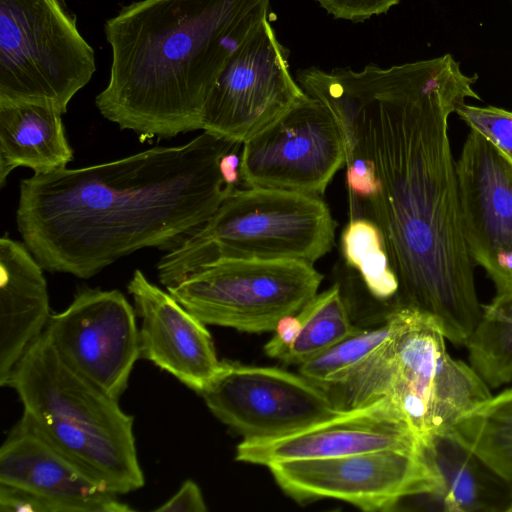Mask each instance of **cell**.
<instances>
[{
  "label": "cell",
  "mask_w": 512,
  "mask_h": 512,
  "mask_svg": "<svg viewBox=\"0 0 512 512\" xmlns=\"http://www.w3.org/2000/svg\"><path fill=\"white\" fill-rule=\"evenodd\" d=\"M322 280L304 261L219 258L166 289L205 324L261 333L297 314Z\"/></svg>",
  "instance_id": "8"
},
{
  "label": "cell",
  "mask_w": 512,
  "mask_h": 512,
  "mask_svg": "<svg viewBox=\"0 0 512 512\" xmlns=\"http://www.w3.org/2000/svg\"><path fill=\"white\" fill-rule=\"evenodd\" d=\"M393 323L388 315L381 326L359 329L325 352L300 365L301 375L327 390L345 382L390 337Z\"/></svg>",
  "instance_id": "25"
},
{
  "label": "cell",
  "mask_w": 512,
  "mask_h": 512,
  "mask_svg": "<svg viewBox=\"0 0 512 512\" xmlns=\"http://www.w3.org/2000/svg\"><path fill=\"white\" fill-rule=\"evenodd\" d=\"M337 19L362 22L373 15L387 13L400 0H315Z\"/></svg>",
  "instance_id": "27"
},
{
  "label": "cell",
  "mask_w": 512,
  "mask_h": 512,
  "mask_svg": "<svg viewBox=\"0 0 512 512\" xmlns=\"http://www.w3.org/2000/svg\"><path fill=\"white\" fill-rule=\"evenodd\" d=\"M270 0H140L104 25L112 62L101 115L142 137L201 130L228 61L268 18Z\"/></svg>",
  "instance_id": "3"
},
{
  "label": "cell",
  "mask_w": 512,
  "mask_h": 512,
  "mask_svg": "<svg viewBox=\"0 0 512 512\" xmlns=\"http://www.w3.org/2000/svg\"><path fill=\"white\" fill-rule=\"evenodd\" d=\"M470 365L490 389L512 382V292L482 305V315L465 345Z\"/></svg>",
  "instance_id": "22"
},
{
  "label": "cell",
  "mask_w": 512,
  "mask_h": 512,
  "mask_svg": "<svg viewBox=\"0 0 512 512\" xmlns=\"http://www.w3.org/2000/svg\"><path fill=\"white\" fill-rule=\"evenodd\" d=\"M207 510L201 489L190 479L184 481L169 500L155 509L158 512H206Z\"/></svg>",
  "instance_id": "30"
},
{
  "label": "cell",
  "mask_w": 512,
  "mask_h": 512,
  "mask_svg": "<svg viewBox=\"0 0 512 512\" xmlns=\"http://www.w3.org/2000/svg\"><path fill=\"white\" fill-rule=\"evenodd\" d=\"M343 166L338 125L327 107L307 93L242 144L241 181L249 188L321 197Z\"/></svg>",
  "instance_id": "10"
},
{
  "label": "cell",
  "mask_w": 512,
  "mask_h": 512,
  "mask_svg": "<svg viewBox=\"0 0 512 512\" xmlns=\"http://www.w3.org/2000/svg\"><path fill=\"white\" fill-rule=\"evenodd\" d=\"M455 113L512 162V111L464 103Z\"/></svg>",
  "instance_id": "26"
},
{
  "label": "cell",
  "mask_w": 512,
  "mask_h": 512,
  "mask_svg": "<svg viewBox=\"0 0 512 512\" xmlns=\"http://www.w3.org/2000/svg\"><path fill=\"white\" fill-rule=\"evenodd\" d=\"M95 71V52L66 0H0V102L64 114Z\"/></svg>",
  "instance_id": "7"
},
{
  "label": "cell",
  "mask_w": 512,
  "mask_h": 512,
  "mask_svg": "<svg viewBox=\"0 0 512 512\" xmlns=\"http://www.w3.org/2000/svg\"><path fill=\"white\" fill-rule=\"evenodd\" d=\"M140 317V358L199 393L220 367L206 324L136 270L128 283Z\"/></svg>",
  "instance_id": "16"
},
{
  "label": "cell",
  "mask_w": 512,
  "mask_h": 512,
  "mask_svg": "<svg viewBox=\"0 0 512 512\" xmlns=\"http://www.w3.org/2000/svg\"><path fill=\"white\" fill-rule=\"evenodd\" d=\"M1 512H58L54 503L32 491L0 483Z\"/></svg>",
  "instance_id": "28"
},
{
  "label": "cell",
  "mask_w": 512,
  "mask_h": 512,
  "mask_svg": "<svg viewBox=\"0 0 512 512\" xmlns=\"http://www.w3.org/2000/svg\"><path fill=\"white\" fill-rule=\"evenodd\" d=\"M275 482L300 504L337 499L363 511H392L403 500L432 493L435 478L422 445L268 466Z\"/></svg>",
  "instance_id": "9"
},
{
  "label": "cell",
  "mask_w": 512,
  "mask_h": 512,
  "mask_svg": "<svg viewBox=\"0 0 512 512\" xmlns=\"http://www.w3.org/2000/svg\"><path fill=\"white\" fill-rule=\"evenodd\" d=\"M336 223L319 196L235 189L197 231L157 265L167 288L219 258L289 259L314 264L335 241Z\"/></svg>",
  "instance_id": "6"
},
{
  "label": "cell",
  "mask_w": 512,
  "mask_h": 512,
  "mask_svg": "<svg viewBox=\"0 0 512 512\" xmlns=\"http://www.w3.org/2000/svg\"><path fill=\"white\" fill-rule=\"evenodd\" d=\"M26 245L0 239V385L44 332L50 305L43 267Z\"/></svg>",
  "instance_id": "18"
},
{
  "label": "cell",
  "mask_w": 512,
  "mask_h": 512,
  "mask_svg": "<svg viewBox=\"0 0 512 512\" xmlns=\"http://www.w3.org/2000/svg\"><path fill=\"white\" fill-rule=\"evenodd\" d=\"M241 150L242 144H238L220 159L219 167L222 178L231 188H238L237 186L241 182Z\"/></svg>",
  "instance_id": "31"
},
{
  "label": "cell",
  "mask_w": 512,
  "mask_h": 512,
  "mask_svg": "<svg viewBox=\"0 0 512 512\" xmlns=\"http://www.w3.org/2000/svg\"><path fill=\"white\" fill-rule=\"evenodd\" d=\"M0 483L41 495L58 512L134 510L22 417L0 448Z\"/></svg>",
  "instance_id": "17"
},
{
  "label": "cell",
  "mask_w": 512,
  "mask_h": 512,
  "mask_svg": "<svg viewBox=\"0 0 512 512\" xmlns=\"http://www.w3.org/2000/svg\"><path fill=\"white\" fill-rule=\"evenodd\" d=\"M507 512H512V501H511L509 507L507 508Z\"/></svg>",
  "instance_id": "32"
},
{
  "label": "cell",
  "mask_w": 512,
  "mask_h": 512,
  "mask_svg": "<svg viewBox=\"0 0 512 512\" xmlns=\"http://www.w3.org/2000/svg\"><path fill=\"white\" fill-rule=\"evenodd\" d=\"M456 169L469 256L485 270L496 295L512 292V162L470 130Z\"/></svg>",
  "instance_id": "14"
},
{
  "label": "cell",
  "mask_w": 512,
  "mask_h": 512,
  "mask_svg": "<svg viewBox=\"0 0 512 512\" xmlns=\"http://www.w3.org/2000/svg\"><path fill=\"white\" fill-rule=\"evenodd\" d=\"M200 395L243 439L289 434L341 410L325 389L301 374L231 361H221Z\"/></svg>",
  "instance_id": "11"
},
{
  "label": "cell",
  "mask_w": 512,
  "mask_h": 512,
  "mask_svg": "<svg viewBox=\"0 0 512 512\" xmlns=\"http://www.w3.org/2000/svg\"><path fill=\"white\" fill-rule=\"evenodd\" d=\"M300 330L301 321L297 314H290L281 318L275 327L274 336L264 346L266 355L281 360L296 342Z\"/></svg>",
  "instance_id": "29"
},
{
  "label": "cell",
  "mask_w": 512,
  "mask_h": 512,
  "mask_svg": "<svg viewBox=\"0 0 512 512\" xmlns=\"http://www.w3.org/2000/svg\"><path fill=\"white\" fill-rule=\"evenodd\" d=\"M341 249L346 264L359 272L374 298L386 301L396 297L398 278L375 223L366 218L349 219L341 234Z\"/></svg>",
  "instance_id": "24"
},
{
  "label": "cell",
  "mask_w": 512,
  "mask_h": 512,
  "mask_svg": "<svg viewBox=\"0 0 512 512\" xmlns=\"http://www.w3.org/2000/svg\"><path fill=\"white\" fill-rule=\"evenodd\" d=\"M288 53L267 19L235 51L203 109L201 130L244 143L306 92L292 78Z\"/></svg>",
  "instance_id": "12"
},
{
  "label": "cell",
  "mask_w": 512,
  "mask_h": 512,
  "mask_svg": "<svg viewBox=\"0 0 512 512\" xmlns=\"http://www.w3.org/2000/svg\"><path fill=\"white\" fill-rule=\"evenodd\" d=\"M475 74L450 54L390 68L300 70L297 80L331 112L345 161L373 174L370 195L349 219L379 228L399 290L398 305L431 315L446 339L465 346L482 315L462 227L456 162L448 132L467 98L480 100Z\"/></svg>",
  "instance_id": "1"
},
{
  "label": "cell",
  "mask_w": 512,
  "mask_h": 512,
  "mask_svg": "<svg viewBox=\"0 0 512 512\" xmlns=\"http://www.w3.org/2000/svg\"><path fill=\"white\" fill-rule=\"evenodd\" d=\"M390 337L338 386L339 409L388 397L421 442L450 429L463 413L492 396L471 365L447 352L445 336L428 313L397 305Z\"/></svg>",
  "instance_id": "5"
},
{
  "label": "cell",
  "mask_w": 512,
  "mask_h": 512,
  "mask_svg": "<svg viewBox=\"0 0 512 512\" xmlns=\"http://www.w3.org/2000/svg\"><path fill=\"white\" fill-rule=\"evenodd\" d=\"M422 443L435 478L432 493L416 496L425 509L445 512H502L512 501V488L490 470L449 430Z\"/></svg>",
  "instance_id": "19"
},
{
  "label": "cell",
  "mask_w": 512,
  "mask_h": 512,
  "mask_svg": "<svg viewBox=\"0 0 512 512\" xmlns=\"http://www.w3.org/2000/svg\"><path fill=\"white\" fill-rule=\"evenodd\" d=\"M422 445L403 414L388 397L336 414L278 437L243 439L236 448L239 462L275 463L339 457L386 449H417Z\"/></svg>",
  "instance_id": "15"
},
{
  "label": "cell",
  "mask_w": 512,
  "mask_h": 512,
  "mask_svg": "<svg viewBox=\"0 0 512 512\" xmlns=\"http://www.w3.org/2000/svg\"><path fill=\"white\" fill-rule=\"evenodd\" d=\"M238 144L203 131L184 145L34 174L20 183L18 230L43 269L78 278L142 248L172 250L237 189L219 163Z\"/></svg>",
  "instance_id": "2"
},
{
  "label": "cell",
  "mask_w": 512,
  "mask_h": 512,
  "mask_svg": "<svg viewBox=\"0 0 512 512\" xmlns=\"http://www.w3.org/2000/svg\"><path fill=\"white\" fill-rule=\"evenodd\" d=\"M301 330L280 361L301 365L358 331L350 320L340 285L317 293L297 313Z\"/></svg>",
  "instance_id": "23"
},
{
  "label": "cell",
  "mask_w": 512,
  "mask_h": 512,
  "mask_svg": "<svg viewBox=\"0 0 512 512\" xmlns=\"http://www.w3.org/2000/svg\"><path fill=\"white\" fill-rule=\"evenodd\" d=\"M6 386L18 394L22 418L112 493L143 487L134 419L71 369L43 332L14 367Z\"/></svg>",
  "instance_id": "4"
},
{
  "label": "cell",
  "mask_w": 512,
  "mask_h": 512,
  "mask_svg": "<svg viewBox=\"0 0 512 512\" xmlns=\"http://www.w3.org/2000/svg\"><path fill=\"white\" fill-rule=\"evenodd\" d=\"M72 160L60 111L36 103L0 102V187L15 168L48 173Z\"/></svg>",
  "instance_id": "20"
},
{
  "label": "cell",
  "mask_w": 512,
  "mask_h": 512,
  "mask_svg": "<svg viewBox=\"0 0 512 512\" xmlns=\"http://www.w3.org/2000/svg\"><path fill=\"white\" fill-rule=\"evenodd\" d=\"M449 431L512 488V387L463 413Z\"/></svg>",
  "instance_id": "21"
},
{
  "label": "cell",
  "mask_w": 512,
  "mask_h": 512,
  "mask_svg": "<svg viewBox=\"0 0 512 512\" xmlns=\"http://www.w3.org/2000/svg\"><path fill=\"white\" fill-rule=\"evenodd\" d=\"M61 359L119 400L140 358L135 311L118 290H80L44 330Z\"/></svg>",
  "instance_id": "13"
}]
</instances>
